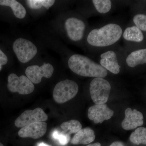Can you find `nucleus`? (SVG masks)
Wrapping results in <instances>:
<instances>
[{
  "instance_id": "obj_22",
  "label": "nucleus",
  "mask_w": 146,
  "mask_h": 146,
  "mask_svg": "<svg viewBox=\"0 0 146 146\" xmlns=\"http://www.w3.org/2000/svg\"><path fill=\"white\" fill-rule=\"evenodd\" d=\"M53 138L57 140L58 143L61 145L64 146L68 144L70 139V135H67L58 131L55 130L53 132L52 135Z\"/></svg>"
},
{
  "instance_id": "obj_12",
  "label": "nucleus",
  "mask_w": 146,
  "mask_h": 146,
  "mask_svg": "<svg viewBox=\"0 0 146 146\" xmlns=\"http://www.w3.org/2000/svg\"><path fill=\"white\" fill-rule=\"evenodd\" d=\"M47 127V124L45 122L33 123L22 127L18 131V136L23 138L38 139L45 135Z\"/></svg>"
},
{
  "instance_id": "obj_28",
  "label": "nucleus",
  "mask_w": 146,
  "mask_h": 146,
  "mask_svg": "<svg viewBox=\"0 0 146 146\" xmlns=\"http://www.w3.org/2000/svg\"><path fill=\"white\" fill-rule=\"evenodd\" d=\"M0 146H4L3 145V144L1 143H0Z\"/></svg>"
},
{
  "instance_id": "obj_5",
  "label": "nucleus",
  "mask_w": 146,
  "mask_h": 146,
  "mask_svg": "<svg viewBox=\"0 0 146 146\" xmlns=\"http://www.w3.org/2000/svg\"><path fill=\"white\" fill-rule=\"evenodd\" d=\"M13 48L18 60L22 63H27L37 52V48L32 42L21 38L13 42Z\"/></svg>"
},
{
  "instance_id": "obj_14",
  "label": "nucleus",
  "mask_w": 146,
  "mask_h": 146,
  "mask_svg": "<svg viewBox=\"0 0 146 146\" xmlns=\"http://www.w3.org/2000/svg\"><path fill=\"white\" fill-rule=\"evenodd\" d=\"M95 132L89 127L82 129L75 134L72 138L71 143L73 145H87L95 140Z\"/></svg>"
},
{
  "instance_id": "obj_23",
  "label": "nucleus",
  "mask_w": 146,
  "mask_h": 146,
  "mask_svg": "<svg viewBox=\"0 0 146 146\" xmlns=\"http://www.w3.org/2000/svg\"><path fill=\"white\" fill-rule=\"evenodd\" d=\"M133 23L141 31H146V15L138 14L133 17Z\"/></svg>"
},
{
  "instance_id": "obj_9",
  "label": "nucleus",
  "mask_w": 146,
  "mask_h": 146,
  "mask_svg": "<svg viewBox=\"0 0 146 146\" xmlns=\"http://www.w3.org/2000/svg\"><path fill=\"white\" fill-rule=\"evenodd\" d=\"M52 65L50 63H45L41 67L38 65H32L27 68L25 74L27 77L33 83L39 84L42 81V78H49L53 73Z\"/></svg>"
},
{
  "instance_id": "obj_10",
  "label": "nucleus",
  "mask_w": 146,
  "mask_h": 146,
  "mask_svg": "<svg viewBox=\"0 0 146 146\" xmlns=\"http://www.w3.org/2000/svg\"><path fill=\"white\" fill-rule=\"evenodd\" d=\"M113 115L114 111L106 104H95L88 109V117L96 124L102 123L104 121L110 119Z\"/></svg>"
},
{
  "instance_id": "obj_7",
  "label": "nucleus",
  "mask_w": 146,
  "mask_h": 146,
  "mask_svg": "<svg viewBox=\"0 0 146 146\" xmlns=\"http://www.w3.org/2000/svg\"><path fill=\"white\" fill-rule=\"evenodd\" d=\"M48 119V115L42 108L27 110L16 119L15 125L16 127L22 128L33 123L46 121Z\"/></svg>"
},
{
  "instance_id": "obj_20",
  "label": "nucleus",
  "mask_w": 146,
  "mask_h": 146,
  "mask_svg": "<svg viewBox=\"0 0 146 146\" xmlns=\"http://www.w3.org/2000/svg\"><path fill=\"white\" fill-rule=\"evenodd\" d=\"M91 2L95 9L100 14L108 13L112 8V2L110 0H93Z\"/></svg>"
},
{
  "instance_id": "obj_15",
  "label": "nucleus",
  "mask_w": 146,
  "mask_h": 146,
  "mask_svg": "<svg viewBox=\"0 0 146 146\" xmlns=\"http://www.w3.org/2000/svg\"><path fill=\"white\" fill-rule=\"evenodd\" d=\"M126 63L128 67L133 68L138 65L146 64V49L136 50L128 55Z\"/></svg>"
},
{
  "instance_id": "obj_29",
  "label": "nucleus",
  "mask_w": 146,
  "mask_h": 146,
  "mask_svg": "<svg viewBox=\"0 0 146 146\" xmlns=\"http://www.w3.org/2000/svg\"><path fill=\"white\" fill-rule=\"evenodd\" d=\"M2 68V66H0V70H1V69Z\"/></svg>"
},
{
  "instance_id": "obj_17",
  "label": "nucleus",
  "mask_w": 146,
  "mask_h": 146,
  "mask_svg": "<svg viewBox=\"0 0 146 146\" xmlns=\"http://www.w3.org/2000/svg\"><path fill=\"white\" fill-rule=\"evenodd\" d=\"M0 5L9 7L16 18L23 19L26 15V10L23 6L15 0H0Z\"/></svg>"
},
{
  "instance_id": "obj_24",
  "label": "nucleus",
  "mask_w": 146,
  "mask_h": 146,
  "mask_svg": "<svg viewBox=\"0 0 146 146\" xmlns=\"http://www.w3.org/2000/svg\"><path fill=\"white\" fill-rule=\"evenodd\" d=\"M8 62V58L4 53L0 50V66L5 65Z\"/></svg>"
},
{
  "instance_id": "obj_25",
  "label": "nucleus",
  "mask_w": 146,
  "mask_h": 146,
  "mask_svg": "<svg viewBox=\"0 0 146 146\" xmlns=\"http://www.w3.org/2000/svg\"><path fill=\"white\" fill-rule=\"evenodd\" d=\"M110 146H125V145L122 142H119V141H116V142L112 143Z\"/></svg>"
},
{
  "instance_id": "obj_4",
  "label": "nucleus",
  "mask_w": 146,
  "mask_h": 146,
  "mask_svg": "<svg viewBox=\"0 0 146 146\" xmlns=\"http://www.w3.org/2000/svg\"><path fill=\"white\" fill-rule=\"evenodd\" d=\"M78 91V86L76 82L70 80H65L55 86L53 97L56 102L63 104L74 98Z\"/></svg>"
},
{
  "instance_id": "obj_27",
  "label": "nucleus",
  "mask_w": 146,
  "mask_h": 146,
  "mask_svg": "<svg viewBox=\"0 0 146 146\" xmlns=\"http://www.w3.org/2000/svg\"><path fill=\"white\" fill-rule=\"evenodd\" d=\"M37 146H51L49 145H47V144L45 143L42 142V143H39L37 145Z\"/></svg>"
},
{
  "instance_id": "obj_2",
  "label": "nucleus",
  "mask_w": 146,
  "mask_h": 146,
  "mask_svg": "<svg viewBox=\"0 0 146 146\" xmlns=\"http://www.w3.org/2000/svg\"><path fill=\"white\" fill-rule=\"evenodd\" d=\"M68 65L73 72L81 76L104 78L108 73L99 63L81 54H75L71 56L68 60Z\"/></svg>"
},
{
  "instance_id": "obj_16",
  "label": "nucleus",
  "mask_w": 146,
  "mask_h": 146,
  "mask_svg": "<svg viewBox=\"0 0 146 146\" xmlns=\"http://www.w3.org/2000/svg\"><path fill=\"white\" fill-rule=\"evenodd\" d=\"M122 36L124 39L129 42H141L144 38L142 31L136 26L126 28L123 31Z\"/></svg>"
},
{
  "instance_id": "obj_6",
  "label": "nucleus",
  "mask_w": 146,
  "mask_h": 146,
  "mask_svg": "<svg viewBox=\"0 0 146 146\" xmlns=\"http://www.w3.org/2000/svg\"><path fill=\"white\" fill-rule=\"evenodd\" d=\"M7 88L10 92L18 93L21 95H28L34 91L33 84L27 76L18 77L16 74H11L8 77Z\"/></svg>"
},
{
  "instance_id": "obj_21",
  "label": "nucleus",
  "mask_w": 146,
  "mask_h": 146,
  "mask_svg": "<svg viewBox=\"0 0 146 146\" xmlns=\"http://www.w3.org/2000/svg\"><path fill=\"white\" fill-rule=\"evenodd\" d=\"M26 3L29 7L31 9H37L44 7L47 9L52 6L54 3V0H28Z\"/></svg>"
},
{
  "instance_id": "obj_11",
  "label": "nucleus",
  "mask_w": 146,
  "mask_h": 146,
  "mask_svg": "<svg viewBox=\"0 0 146 146\" xmlns=\"http://www.w3.org/2000/svg\"><path fill=\"white\" fill-rule=\"evenodd\" d=\"M99 64L106 70L115 74H119L121 71L117 54L112 50L106 51L100 55Z\"/></svg>"
},
{
  "instance_id": "obj_26",
  "label": "nucleus",
  "mask_w": 146,
  "mask_h": 146,
  "mask_svg": "<svg viewBox=\"0 0 146 146\" xmlns=\"http://www.w3.org/2000/svg\"><path fill=\"white\" fill-rule=\"evenodd\" d=\"M101 144L100 143H95L92 144H89V145H88L86 146H101Z\"/></svg>"
},
{
  "instance_id": "obj_1",
  "label": "nucleus",
  "mask_w": 146,
  "mask_h": 146,
  "mask_svg": "<svg viewBox=\"0 0 146 146\" xmlns=\"http://www.w3.org/2000/svg\"><path fill=\"white\" fill-rule=\"evenodd\" d=\"M123 30L119 24L109 23L90 31L86 41L91 47L103 48L115 44L122 36Z\"/></svg>"
},
{
  "instance_id": "obj_3",
  "label": "nucleus",
  "mask_w": 146,
  "mask_h": 146,
  "mask_svg": "<svg viewBox=\"0 0 146 146\" xmlns=\"http://www.w3.org/2000/svg\"><path fill=\"white\" fill-rule=\"evenodd\" d=\"M111 86L109 82L102 78H94L90 83L91 99L96 104H105L109 98Z\"/></svg>"
},
{
  "instance_id": "obj_13",
  "label": "nucleus",
  "mask_w": 146,
  "mask_h": 146,
  "mask_svg": "<svg viewBox=\"0 0 146 146\" xmlns=\"http://www.w3.org/2000/svg\"><path fill=\"white\" fill-rule=\"evenodd\" d=\"M125 112V117L121 123L122 127L125 130H132L143 124V116L140 111L128 108Z\"/></svg>"
},
{
  "instance_id": "obj_19",
  "label": "nucleus",
  "mask_w": 146,
  "mask_h": 146,
  "mask_svg": "<svg viewBox=\"0 0 146 146\" xmlns=\"http://www.w3.org/2000/svg\"><path fill=\"white\" fill-rule=\"evenodd\" d=\"M129 140L132 143L146 145V128H138L131 134Z\"/></svg>"
},
{
  "instance_id": "obj_8",
  "label": "nucleus",
  "mask_w": 146,
  "mask_h": 146,
  "mask_svg": "<svg viewBox=\"0 0 146 146\" xmlns=\"http://www.w3.org/2000/svg\"><path fill=\"white\" fill-rule=\"evenodd\" d=\"M65 26L68 36L71 40L78 42L83 39L86 28L84 21L71 17L65 21Z\"/></svg>"
},
{
  "instance_id": "obj_18",
  "label": "nucleus",
  "mask_w": 146,
  "mask_h": 146,
  "mask_svg": "<svg viewBox=\"0 0 146 146\" xmlns=\"http://www.w3.org/2000/svg\"><path fill=\"white\" fill-rule=\"evenodd\" d=\"M60 127L63 130L62 132L70 135L72 133H77L82 129V126L78 120H71L62 123Z\"/></svg>"
}]
</instances>
